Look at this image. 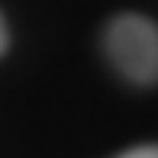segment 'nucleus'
<instances>
[{
    "mask_svg": "<svg viewBox=\"0 0 158 158\" xmlns=\"http://www.w3.org/2000/svg\"><path fill=\"white\" fill-rule=\"evenodd\" d=\"M8 47V33H6V25H3V17H0V53Z\"/></svg>",
    "mask_w": 158,
    "mask_h": 158,
    "instance_id": "nucleus-3",
    "label": "nucleus"
},
{
    "mask_svg": "<svg viewBox=\"0 0 158 158\" xmlns=\"http://www.w3.org/2000/svg\"><path fill=\"white\" fill-rule=\"evenodd\" d=\"M119 158H158V144H147V147H136V150H128Z\"/></svg>",
    "mask_w": 158,
    "mask_h": 158,
    "instance_id": "nucleus-2",
    "label": "nucleus"
},
{
    "mask_svg": "<svg viewBox=\"0 0 158 158\" xmlns=\"http://www.w3.org/2000/svg\"><path fill=\"white\" fill-rule=\"evenodd\" d=\"M106 50L114 67L133 83H158V25L139 14L117 17L106 31Z\"/></svg>",
    "mask_w": 158,
    "mask_h": 158,
    "instance_id": "nucleus-1",
    "label": "nucleus"
}]
</instances>
